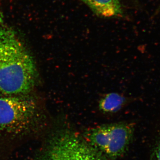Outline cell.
Segmentation results:
<instances>
[{
    "instance_id": "cell-1",
    "label": "cell",
    "mask_w": 160,
    "mask_h": 160,
    "mask_svg": "<svg viewBox=\"0 0 160 160\" xmlns=\"http://www.w3.org/2000/svg\"><path fill=\"white\" fill-rule=\"evenodd\" d=\"M34 60L14 30L0 27V95L26 94L36 86Z\"/></svg>"
},
{
    "instance_id": "cell-2",
    "label": "cell",
    "mask_w": 160,
    "mask_h": 160,
    "mask_svg": "<svg viewBox=\"0 0 160 160\" xmlns=\"http://www.w3.org/2000/svg\"><path fill=\"white\" fill-rule=\"evenodd\" d=\"M42 111L35 100L26 94L0 97V133L18 135L38 128Z\"/></svg>"
},
{
    "instance_id": "cell-3",
    "label": "cell",
    "mask_w": 160,
    "mask_h": 160,
    "mask_svg": "<svg viewBox=\"0 0 160 160\" xmlns=\"http://www.w3.org/2000/svg\"><path fill=\"white\" fill-rule=\"evenodd\" d=\"M134 131L132 123H111L89 129L84 133V139L98 152L109 157L117 158L127 149Z\"/></svg>"
},
{
    "instance_id": "cell-4",
    "label": "cell",
    "mask_w": 160,
    "mask_h": 160,
    "mask_svg": "<svg viewBox=\"0 0 160 160\" xmlns=\"http://www.w3.org/2000/svg\"><path fill=\"white\" fill-rule=\"evenodd\" d=\"M43 160H103L99 152L70 129L58 131L47 147Z\"/></svg>"
},
{
    "instance_id": "cell-5",
    "label": "cell",
    "mask_w": 160,
    "mask_h": 160,
    "mask_svg": "<svg viewBox=\"0 0 160 160\" xmlns=\"http://www.w3.org/2000/svg\"><path fill=\"white\" fill-rule=\"evenodd\" d=\"M96 14L104 18L120 17L123 14L119 0H81Z\"/></svg>"
},
{
    "instance_id": "cell-6",
    "label": "cell",
    "mask_w": 160,
    "mask_h": 160,
    "mask_svg": "<svg viewBox=\"0 0 160 160\" xmlns=\"http://www.w3.org/2000/svg\"><path fill=\"white\" fill-rule=\"evenodd\" d=\"M131 101V99L117 92L107 93L100 99L99 110L104 113H116Z\"/></svg>"
},
{
    "instance_id": "cell-7",
    "label": "cell",
    "mask_w": 160,
    "mask_h": 160,
    "mask_svg": "<svg viewBox=\"0 0 160 160\" xmlns=\"http://www.w3.org/2000/svg\"><path fill=\"white\" fill-rule=\"evenodd\" d=\"M154 160H160V137L154 150Z\"/></svg>"
},
{
    "instance_id": "cell-8",
    "label": "cell",
    "mask_w": 160,
    "mask_h": 160,
    "mask_svg": "<svg viewBox=\"0 0 160 160\" xmlns=\"http://www.w3.org/2000/svg\"><path fill=\"white\" fill-rule=\"evenodd\" d=\"M3 22V17L2 15V12H1V10H0V25L2 24Z\"/></svg>"
}]
</instances>
